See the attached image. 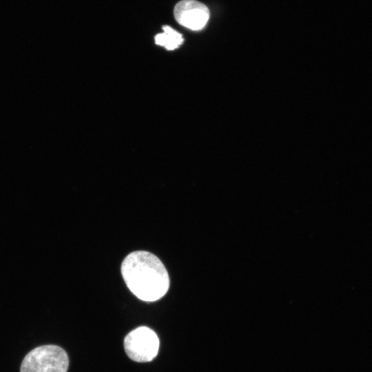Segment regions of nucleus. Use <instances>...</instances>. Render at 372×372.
<instances>
[{
	"label": "nucleus",
	"mask_w": 372,
	"mask_h": 372,
	"mask_svg": "<svg viewBox=\"0 0 372 372\" xmlns=\"http://www.w3.org/2000/svg\"><path fill=\"white\" fill-rule=\"evenodd\" d=\"M121 273L130 291L143 301L161 299L169 287L165 267L157 256L146 251L128 254L121 264Z\"/></svg>",
	"instance_id": "obj_1"
},
{
	"label": "nucleus",
	"mask_w": 372,
	"mask_h": 372,
	"mask_svg": "<svg viewBox=\"0 0 372 372\" xmlns=\"http://www.w3.org/2000/svg\"><path fill=\"white\" fill-rule=\"evenodd\" d=\"M163 33L155 36V43L165 47L167 50H174L183 43V37L181 34L174 30L169 25L162 27Z\"/></svg>",
	"instance_id": "obj_5"
},
{
	"label": "nucleus",
	"mask_w": 372,
	"mask_h": 372,
	"mask_svg": "<svg viewBox=\"0 0 372 372\" xmlns=\"http://www.w3.org/2000/svg\"><path fill=\"white\" fill-rule=\"evenodd\" d=\"M67 353L57 345L48 344L30 351L23 358L20 372H67Z\"/></svg>",
	"instance_id": "obj_2"
},
{
	"label": "nucleus",
	"mask_w": 372,
	"mask_h": 372,
	"mask_svg": "<svg viewBox=\"0 0 372 372\" xmlns=\"http://www.w3.org/2000/svg\"><path fill=\"white\" fill-rule=\"evenodd\" d=\"M176 21L192 30H200L209 19V10L203 3L196 0H182L174 9Z\"/></svg>",
	"instance_id": "obj_4"
},
{
	"label": "nucleus",
	"mask_w": 372,
	"mask_h": 372,
	"mask_svg": "<svg viewBox=\"0 0 372 372\" xmlns=\"http://www.w3.org/2000/svg\"><path fill=\"white\" fill-rule=\"evenodd\" d=\"M124 349L127 356L138 362H150L158 352L160 341L156 333L147 327H139L124 338Z\"/></svg>",
	"instance_id": "obj_3"
}]
</instances>
